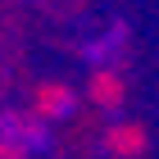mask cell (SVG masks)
<instances>
[{
	"instance_id": "6da1fadb",
	"label": "cell",
	"mask_w": 159,
	"mask_h": 159,
	"mask_svg": "<svg viewBox=\"0 0 159 159\" xmlns=\"http://www.w3.org/2000/svg\"><path fill=\"white\" fill-rule=\"evenodd\" d=\"M41 146H46V127L37 118H27V114H5L0 118V150L9 159H23Z\"/></svg>"
},
{
	"instance_id": "7a4b0ae2",
	"label": "cell",
	"mask_w": 159,
	"mask_h": 159,
	"mask_svg": "<svg viewBox=\"0 0 159 159\" xmlns=\"http://www.w3.org/2000/svg\"><path fill=\"white\" fill-rule=\"evenodd\" d=\"M118 50H123V27H118V32H109V41H96V46L86 50V55H91V64L109 68V64L118 59Z\"/></svg>"
},
{
	"instance_id": "3957f363",
	"label": "cell",
	"mask_w": 159,
	"mask_h": 159,
	"mask_svg": "<svg viewBox=\"0 0 159 159\" xmlns=\"http://www.w3.org/2000/svg\"><path fill=\"white\" fill-rule=\"evenodd\" d=\"M41 109L55 114V118L68 114V109H73V91H64V86H46V91H41Z\"/></svg>"
},
{
	"instance_id": "277c9868",
	"label": "cell",
	"mask_w": 159,
	"mask_h": 159,
	"mask_svg": "<svg viewBox=\"0 0 159 159\" xmlns=\"http://www.w3.org/2000/svg\"><path fill=\"white\" fill-rule=\"evenodd\" d=\"M96 96L100 100H118V82L114 77H96Z\"/></svg>"
},
{
	"instance_id": "5b68a950",
	"label": "cell",
	"mask_w": 159,
	"mask_h": 159,
	"mask_svg": "<svg viewBox=\"0 0 159 159\" xmlns=\"http://www.w3.org/2000/svg\"><path fill=\"white\" fill-rule=\"evenodd\" d=\"M114 141H118V150H136V132H114Z\"/></svg>"
}]
</instances>
